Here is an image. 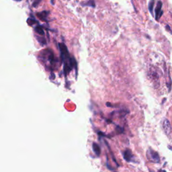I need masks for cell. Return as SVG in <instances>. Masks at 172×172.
<instances>
[{
	"instance_id": "13",
	"label": "cell",
	"mask_w": 172,
	"mask_h": 172,
	"mask_svg": "<svg viewBox=\"0 0 172 172\" xmlns=\"http://www.w3.org/2000/svg\"><path fill=\"white\" fill-rule=\"evenodd\" d=\"M42 1V0H35V1L33 2V4H32V6L34 8H37V7H38V6L40 4V3H41V2Z\"/></svg>"
},
{
	"instance_id": "2",
	"label": "cell",
	"mask_w": 172,
	"mask_h": 172,
	"mask_svg": "<svg viewBox=\"0 0 172 172\" xmlns=\"http://www.w3.org/2000/svg\"><path fill=\"white\" fill-rule=\"evenodd\" d=\"M147 159H148L151 162H154V163L160 162V158L158 153L151 149H149V150L147 151Z\"/></svg>"
},
{
	"instance_id": "7",
	"label": "cell",
	"mask_w": 172,
	"mask_h": 172,
	"mask_svg": "<svg viewBox=\"0 0 172 172\" xmlns=\"http://www.w3.org/2000/svg\"><path fill=\"white\" fill-rule=\"evenodd\" d=\"M82 6H89V7L95 8V0H88L86 2H82L81 4Z\"/></svg>"
},
{
	"instance_id": "10",
	"label": "cell",
	"mask_w": 172,
	"mask_h": 172,
	"mask_svg": "<svg viewBox=\"0 0 172 172\" xmlns=\"http://www.w3.org/2000/svg\"><path fill=\"white\" fill-rule=\"evenodd\" d=\"M154 4H155V0H150V1H149V12H151V14L152 15H153V10Z\"/></svg>"
},
{
	"instance_id": "5",
	"label": "cell",
	"mask_w": 172,
	"mask_h": 172,
	"mask_svg": "<svg viewBox=\"0 0 172 172\" xmlns=\"http://www.w3.org/2000/svg\"><path fill=\"white\" fill-rule=\"evenodd\" d=\"M123 157L124 158V159L127 161L130 162L133 161V153H132V152L128 150V149H127V150L124 151V153H123Z\"/></svg>"
},
{
	"instance_id": "3",
	"label": "cell",
	"mask_w": 172,
	"mask_h": 172,
	"mask_svg": "<svg viewBox=\"0 0 172 172\" xmlns=\"http://www.w3.org/2000/svg\"><path fill=\"white\" fill-rule=\"evenodd\" d=\"M162 2L161 1H159L157 2V6H156L155 12V20H159L160 19V18L161 17V15L164 14V12L162 10Z\"/></svg>"
},
{
	"instance_id": "14",
	"label": "cell",
	"mask_w": 172,
	"mask_h": 172,
	"mask_svg": "<svg viewBox=\"0 0 172 172\" xmlns=\"http://www.w3.org/2000/svg\"><path fill=\"white\" fill-rule=\"evenodd\" d=\"M166 28L167 29V30H169V31H170V32L172 33V31L171 30V29H170V27H169V26H168V25H167L166 26Z\"/></svg>"
},
{
	"instance_id": "12",
	"label": "cell",
	"mask_w": 172,
	"mask_h": 172,
	"mask_svg": "<svg viewBox=\"0 0 172 172\" xmlns=\"http://www.w3.org/2000/svg\"><path fill=\"white\" fill-rule=\"evenodd\" d=\"M27 23L29 24L30 26H32L33 24H37L38 22L35 19H32V18H28L27 20Z\"/></svg>"
},
{
	"instance_id": "8",
	"label": "cell",
	"mask_w": 172,
	"mask_h": 172,
	"mask_svg": "<svg viewBox=\"0 0 172 172\" xmlns=\"http://www.w3.org/2000/svg\"><path fill=\"white\" fill-rule=\"evenodd\" d=\"M92 149L93 152H94L95 154L97 156H99L100 155V153H101V149H100V147L98 144L93 143L92 145Z\"/></svg>"
},
{
	"instance_id": "6",
	"label": "cell",
	"mask_w": 172,
	"mask_h": 172,
	"mask_svg": "<svg viewBox=\"0 0 172 172\" xmlns=\"http://www.w3.org/2000/svg\"><path fill=\"white\" fill-rule=\"evenodd\" d=\"M49 14V12L48 11H43V12H39V13H37V15L38 17L41 20H43V21H47V16Z\"/></svg>"
},
{
	"instance_id": "1",
	"label": "cell",
	"mask_w": 172,
	"mask_h": 172,
	"mask_svg": "<svg viewBox=\"0 0 172 172\" xmlns=\"http://www.w3.org/2000/svg\"><path fill=\"white\" fill-rule=\"evenodd\" d=\"M59 46L62 61L64 63V74L65 75H67L71 71L73 67H75L76 61L74 58L71 59L67 48L64 44L60 43L59 44Z\"/></svg>"
},
{
	"instance_id": "15",
	"label": "cell",
	"mask_w": 172,
	"mask_h": 172,
	"mask_svg": "<svg viewBox=\"0 0 172 172\" xmlns=\"http://www.w3.org/2000/svg\"><path fill=\"white\" fill-rule=\"evenodd\" d=\"M55 0H51V4H52V5H54V4H55Z\"/></svg>"
},
{
	"instance_id": "16",
	"label": "cell",
	"mask_w": 172,
	"mask_h": 172,
	"mask_svg": "<svg viewBox=\"0 0 172 172\" xmlns=\"http://www.w3.org/2000/svg\"><path fill=\"white\" fill-rule=\"evenodd\" d=\"M13 1H21L22 0H13Z\"/></svg>"
},
{
	"instance_id": "9",
	"label": "cell",
	"mask_w": 172,
	"mask_h": 172,
	"mask_svg": "<svg viewBox=\"0 0 172 172\" xmlns=\"http://www.w3.org/2000/svg\"><path fill=\"white\" fill-rule=\"evenodd\" d=\"M34 30L35 32L38 33L39 35H41V36H43L44 34V30L43 28H42V27L41 26H36L35 28H34Z\"/></svg>"
},
{
	"instance_id": "11",
	"label": "cell",
	"mask_w": 172,
	"mask_h": 172,
	"mask_svg": "<svg viewBox=\"0 0 172 172\" xmlns=\"http://www.w3.org/2000/svg\"><path fill=\"white\" fill-rule=\"evenodd\" d=\"M37 41L42 44V45H44V44H46V40L44 39V38L37 37Z\"/></svg>"
},
{
	"instance_id": "4",
	"label": "cell",
	"mask_w": 172,
	"mask_h": 172,
	"mask_svg": "<svg viewBox=\"0 0 172 172\" xmlns=\"http://www.w3.org/2000/svg\"><path fill=\"white\" fill-rule=\"evenodd\" d=\"M163 128L167 135H170L171 133V126L170 122L167 119H165L163 122Z\"/></svg>"
}]
</instances>
